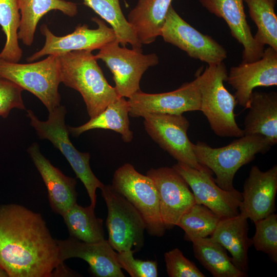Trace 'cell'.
Here are the masks:
<instances>
[{"label": "cell", "instance_id": "cell-1", "mask_svg": "<svg viewBox=\"0 0 277 277\" xmlns=\"http://www.w3.org/2000/svg\"><path fill=\"white\" fill-rule=\"evenodd\" d=\"M0 267L9 277L76 276L60 263L42 215L14 204L0 205Z\"/></svg>", "mask_w": 277, "mask_h": 277}, {"label": "cell", "instance_id": "cell-2", "mask_svg": "<svg viewBox=\"0 0 277 277\" xmlns=\"http://www.w3.org/2000/svg\"><path fill=\"white\" fill-rule=\"evenodd\" d=\"M57 56L61 82L81 94L90 118L120 97L91 51L75 50Z\"/></svg>", "mask_w": 277, "mask_h": 277}, {"label": "cell", "instance_id": "cell-3", "mask_svg": "<svg viewBox=\"0 0 277 277\" xmlns=\"http://www.w3.org/2000/svg\"><path fill=\"white\" fill-rule=\"evenodd\" d=\"M273 146L264 135H244L228 145L212 148L206 143L197 141L193 150L198 162L215 175L214 181L222 189H234L233 179L238 170L253 161L256 154H264Z\"/></svg>", "mask_w": 277, "mask_h": 277}, {"label": "cell", "instance_id": "cell-4", "mask_svg": "<svg viewBox=\"0 0 277 277\" xmlns=\"http://www.w3.org/2000/svg\"><path fill=\"white\" fill-rule=\"evenodd\" d=\"M227 75L223 62L208 65L203 72L199 73L200 111L206 116L211 130L216 135L238 138L244 133L235 119L236 99L224 85Z\"/></svg>", "mask_w": 277, "mask_h": 277}, {"label": "cell", "instance_id": "cell-5", "mask_svg": "<svg viewBox=\"0 0 277 277\" xmlns=\"http://www.w3.org/2000/svg\"><path fill=\"white\" fill-rule=\"evenodd\" d=\"M66 109L60 105L49 112L46 121L39 120L31 110H27V116L31 126L41 139L49 140L58 149L69 162L73 170L84 184L94 207L96 203V190L103 184L94 175L90 166V155L88 152L78 151L70 140L69 131L65 124Z\"/></svg>", "mask_w": 277, "mask_h": 277}, {"label": "cell", "instance_id": "cell-6", "mask_svg": "<svg viewBox=\"0 0 277 277\" xmlns=\"http://www.w3.org/2000/svg\"><path fill=\"white\" fill-rule=\"evenodd\" d=\"M0 75L34 95L49 112L61 105L57 55H49L44 60L28 64L0 58Z\"/></svg>", "mask_w": 277, "mask_h": 277}, {"label": "cell", "instance_id": "cell-7", "mask_svg": "<svg viewBox=\"0 0 277 277\" xmlns=\"http://www.w3.org/2000/svg\"><path fill=\"white\" fill-rule=\"evenodd\" d=\"M111 185L138 211L150 235L161 237L164 234L166 229L160 214L156 190L149 176L126 163L115 170Z\"/></svg>", "mask_w": 277, "mask_h": 277}, {"label": "cell", "instance_id": "cell-8", "mask_svg": "<svg viewBox=\"0 0 277 277\" xmlns=\"http://www.w3.org/2000/svg\"><path fill=\"white\" fill-rule=\"evenodd\" d=\"M108 214L106 225L108 241L117 252L140 250L144 246L145 222L135 208L111 185L101 189Z\"/></svg>", "mask_w": 277, "mask_h": 277}, {"label": "cell", "instance_id": "cell-9", "mask_svg": "<svg viewBox=\"0 0 277 277\" xmlns=\"http://www.w3.org/2000/svg\"><path fill=\"white\" fill-rule=\"evenodd\" d=\"M95 56L103 61L113 74L118 96L128 98L141 90L140 82L144 72L159 63L156 54H144L141 49L121 47L117 39L99 49Z\"/></svg>", "mask_w": 277, "mask_h": 277}, {"label": "cell", "instance_id": "cell-10", "mask_svg": "<svg viewBox=\"0 0 277 277\" xmlns=\"http://www.w3.org/2000/svg\"><path fill=\"white\" fill-rule=\"evenodd\" d=\"M143 117L148 134L177 162L212 174V171L200 164L195 157L193 144L187 133L190 124L183 114L152 113Z\"/></svg>", "mask_w": 277, "mask_h": 277}, {"label": "cell", "instance_id": "cell-11", "mask_svg": "<svg viewBox=\"0 0 277 277\" xmlns=\"http://www.w3.org/2000/svg\"><path fill=\"white\" fill-rule=\"evenodd\" d=\"M161 36L164 41L185 51L191 58L219 64L227 57L226 49L211 36L204 34L184 21L171 5Z\"/></svg>", "mask_w": 277, "mask_h": 277}, {"label": "cell", "instance_id": "cell-12", "mask_svg": "<svg viewBox=\"0 0 277 277\" xmlns=\"http://www.w3.org/2000/svg\"><path fill=\"white\" fill-rule=\"evenodd\" d=\"M127 101L129 115L132 117L152 113L182 114L185 112L200 111L199 73L194 80L183 84L175 90L154 94L140 90Z\"/></svg>", "mask_w": 277, "mask_h": 277}, {"label": "cell", "instance_id": "cell-13", "mask_svg": "<svg viewBox=\"0 0 277 277\" xmlns=\"http://www.w3.org/2000/svg\"><path fill=\"white\" fill-rule=\"evenodd\" d=\"M146 175L155 187L163 223L166 229H171L196 203L194 195L186 181L173 167L151 168Z\"/></svg>", "mask_w": 277, "mask_h": 277}, {"label": "cell", "instance_id": "cell-14", "mask_svg": "<svg viewBox=\"0 0 277 277\" xmlns=\"http://www.w3.org/2000/svg\"><path fill=\"white\" fill-rule=\"evenodd\" d=\"M91 20L97 25L94 29L86 24L77 25L71 33L62 36L54 35L46 24H43L40 31L45 37L43 47L29 56L27 61L32 62L45 55H58L75 50L100 49L107 44L116 39L115 33L102 19L94 17Z\"/></svg>", "mask_w": 277, "mask_h": 277}, {"label": "cell", "instance_id": "cell-15", "mask_svg": "<svg viewBox=\"0 0 277 277\" xmlns=\"http://www.w3.org/2000/svg\"><path fill=\"white\" fill-rule=\"evenodd\" d=\"M191 189L195 203L213 211L221 219L239 214L242 201L241 192L235 189L227 191L214 182L212 174L200 171L186 164L177 162L172 167Z\"/></svg>", "mask_w": 277, "mask_h": 277}, {"label": "cell", "instance_id": "cell-16", "mask_svg": "<svg viewBox=\"0 0 277 277\" xmlns=\"http://www.w3.org/2000/svg\"><path fill=\"white\" fill-rule=\"evenodd\" d=\"M226 81L235 91L237 103L248 109L254 88L277 85V50L268 47L260 59L232 67Z\"/></svg>", "mask_w": 277, "mask_h": 277}, {"label": "cell", "instance_id": "cell-17", "mask_svg": "<svg viewBox=\"0 0 277 277\" xmlns=\"http://www.w3.org/2000/svg\"><path fill=\"white\" fill-rule=\"evenodd\" d=\"M276 191L277 165L265 171L252 166L241 193L240 214L254 222L274 213Z\"/></svg>", "mask_w": 277, "mask_h": 277}, {"label": "cell", "instance_id": "cell-18", "mask_svg": "<svg viewBox=\"0 0 277 277\" xmlns=\"http://www.w3.org/2000/svg\"><path fill=\"white\" fill-rule=\"evenodd\" d=\"M56 241L61 264H64V261L69 259L80 258L89 264V270L95 276H125L117 262V252L108 240L87 243L70 236Z\"/></svg>", "mask_w": 277, "mask_h": 277}, {"label": "cell", "instance_id": "cell-19", "mask_svg": "<svg viewBox=\"0 0 277 277\" xmlns=\"http://www.w3.org/2000/svg\"><path fill=\"white\" fill-rule=\"evenodd\" d=\"M209 12L223 18L228 25L231 35L243 47L242 63H250L260 59L264 46L254 38L248 25L243 0H199Z\"/></svg>", "mask_w": 277, "mask_h": 277}, {"label": "cell", "instance_id": "cell-20", "mask_svg": "<svg viewBox=\"0 0 277 277\" xmlns=\"http://www.w3.org/2000/svg\"><path fill=\"white\" fill-rule=\"evenodd\" d=\"M46 186L52 210L62 215L76 203V181L54 167L41 153L39 145L33 143L27 150Z\"/></svg>", "mask_w": 277, "mask_h": 277}, {"label": "cell", "instance_id": "cell-21", "mask_svg": "<svg viewBox=\"0 0 277 277\" xmlns=\"http://www.w3.org/2000/svg\"><path fill=\"white\" fill-rule=\"evenodd\" d=\"M247 220L240 213L232 217L221 219L210 237L230 252L233 265L246 273L248 270V252L252 245V239L248 235Z\"/></svg>", "mask_w": 277, "mask_h": 277}, {"label": "cell", "instance_id": "cell-22", "mask_svg": "<svg viewBox=\"0 0 277 277\" xmlns=\"http://www.w3.org/2000/svg\"><path fill=\"white\" fill-rule=\"evenodd\" d=\"M243 129L244 135L259 134L277 143V93L253 91Z\"/></svg>", "mask_w": 277, "mask_h": 277}, {"label": "cell", "instance_id": "cell-23", "mask_svg": "<svg viewBox=\"0 0 277 277\" xmlns=\"http://www.w3.org/2000/svg\"><path fill=\"white\" fill-rule=\"evenodd\" d=\"M172 0H138L128 14L127 21L139 42L148 45L154 42L165 23Z\"/></svg>", "mask_w": 277, "mask_h": 277}, {"label": "cell", "instance_id": "cell-24", "mask_svg": "<svg viewBox=\"0 0 277 277\" xmlns=\"http://www.w3.org/2000/svg\"><path fill=\"white\" fill-rule=\"evenodd\" d=\"M17 2L21 15L18 39L28 46L33 42L38 22L48 12L58 10L69 17L78 12L76 4L65 0H17Z\"/></svg>", "mask_w": 277, "mask_h": 277}, {"label": "cell", "instance_id": "cell-25", "mask_svg": "<svg viewBox=\"0 0 277 277\" xmlns=\"http://www.w3.org/2000/svg\"><path fill=\"white\" fill-rule=\"evenodd\" d=\"M129 113L128 101L125 97H119L87 123L77 127L68 126L67 128L69 133L74 136L94 129L111 130L120 133L124 142L130 143L133 138V132L130 129Z\"/></svg>", "mask_w": 277, "mask_h": 277}, {"label": "cell", "instance_id": "cell-26", "mask_svg": "<svg viewBox=\"0 0 277 277\" xmlns=\"http://www.w3.org/2000/svg\"><path fill=\"white\" fill-rule=\"evenodd\" d=\"M194 256L214 277H245L247 274L232 263L226 250L210 238L191 239Z\"/></svg>", "mask_w": 277, "mask_h": 277}, {"label": "cell", "instance_id": "cell-27", "mask_svg": "<svg viewBox=\"0 0 277 277\" xmlns=\"http://www.w3.org/2000/svg\"><path fill=\"white\" fill-rule=\"evenodd\" d=\"M94 208L76 203L62 215L71 237L87 243L105 240L103 220L95 216Z\"/></svg>", "mask_w": 277, "mask_h": 277}, {"label": "cell", "instance_id": "cell-28", "mask_svg": "<svg viewBox=\"0 0 277 277\" xmlns=\"http://www.w3.org/2000/svg\"><path fill=\"white\" fill-rule=\"evenodd\" d=\"M83 3L110 25L120 44H130L132 48L141 49L142 45L124 15L119 0H83Z\"/></svg>", "mask_w": 277, "mask_h": 277}, {"label": "cell", "instance_id": "cell-29", "mask_svg": "<svg viewBox=\"0 0 277 277\" xmlns=\"http://www.w3.org/2000/svg\"><path fill=\"white\" fill-rule=\"evenodd\" d=\"M249 16L257 27L254 36L260 44L268 45L277 50V16L274 8L276 0H243Z\"/></svg>", "mask_w": 277, "mask_h": 277}, {"label": "cell", "instance_id": "cell-30", "mask_svg": "<svg viewBox=\"0 0 277 277\" xmlns=\"http://www.w3.org/2000/svg\"><path fill=\"white\" fill-rule=\"evenodd\" d=\"M20 18L17 0H0V26L6 36L1 59L18 63L22 57L17 36Z\"/></svg>", "mask_w": 277, "mask_h": 277}, {"label": "cell", "instance_id": "cell-31", "mask_svg": "<svg viewBox=\"0 0 277 277\" xmlns=\"http://www.w3.org/2000/svg\"><path fill=\"white\" fill-rule=\"evenodd\" d=\"M221 219L207 207L195 203L179 220L177 226L185 232L184 239L206 238L214 231Z\"/></svg>", "mask_w": 277, "mask_h": 277}, {"label": "cell", "instance_id": "cell-32", "mask_svg": "<svg viewBox=\"0 0 277 277\" xmlns=\"http://www.w3.org/2000/svg\"><path fill=\"white\" fill-rule=\"evenodd\" d=\"M255 232L252 245L258 251L267 254L277 263V215L273 213L254 222Z\"/></svg>", "mask_w": 277, "mask_h": 277}, {"label": "cell", "instance_id": "cell-33", "mask_svg": "<svg viewBox=\"0 0 277 277\" xmlns=\"http://www.w3.org/2000/svg\"><path fill=\"white\" fill-rule=\"evenodd\" d=\"M166 271L169 277H205L194 263L175 248L164 253Z\"/></svg>", "mask_w": 277, "mask_h": 277}, {"label": "cell", "instance_id": "cell-34", "mask_svg": "<svg viewBox=\"0 0 277 277\" xmlns=\"http://www.w3.org/2000/svg\"><path fill=\"white\" fill-rule=\"evenodd\" d=\"M135 252L131 249L117 252L116 260L120 268L126 271L131 277L157 276V262L134 259Z\"/></svg>", "mask_w": 277, "mask_h": 277}, {"label": "cell", "instance_id": "cell-35", "mask_svg": "<svg viewBox=\"0 0 277 277\" xmlns=\"http://www.w3.org/2000/svg\"><path fill=\"white\" fill-rule=\"evenodd\" d=\"M23 90L15 83L0 75V116L7 117L14 108L26 109L22 95Z\"/></svg>", "mask_w": 277, "mask_h": 277}, {"label": "cell", "instance_id": "cell-36", "mask_svg": "<svg viewBox=\"0 0 277 277\" xmlns=\"http://www.w3.org/2000/svg\"><path fill=\"white\" fill-rule=\"evenodd\" d=\"M7 272L0 267V277H8Z\"/></svg>", "mask_w": 277, "mask_h": 277}]
</instances>
